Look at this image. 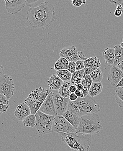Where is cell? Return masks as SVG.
Segmentation results:
<instances>
[{
    "mask_svg": "<svg viewBox=\"0 0 123 151\" xmlns=\"http://www.w3.org/2000/svg\"><path fill=\"white\" fill-rule=\"evenodd\" d=\"M55 18L53 5L49 2L43 1L39 6L28 10L26 19L33 28L44 29L49 28Z\"/></svg>",
    "mask_w": 123,
    "mask_h": 151,
    "instance_id": "obj_1",
    "label": "cell"
},
{
    "mask_svg": "<svg viewBox=\"0 0 123 151\" xmlns=\"http://www.w3.org/2000/svg\"><path fill=\"white\" fill-rule=\"evenodd\" d=\"M63 142L70 147L72 150L89 151L91 143L92 135L83 133H65L58 132Z\"/></svg>",
    "mask_w": 123,
    "mask_h": 151,
    "instance_id": "obj_2",
    "label": "cell"
},
{
    "mask_svg": "<svg viewBox=\"0 0 123 151\" xmlns=\"http://www.w3.org/2000/svg\"><path fill=\"white\" fill-rule=\"evenodd\" d=\"M68 110L74 112L80 117L85 114L96 113L101 111V108L95 100L87 95L84 98L78 97L73 101L69 100Z\"/></svg>",
    "mask_w": 123,
    "mask_h": 151,
    "instance_id": "obj_3",
    "label": "cell"
},
{
    "mask_svg": "<svg viewBox=\"0 0 123 151\" xmlns=\"http://www.w3.org/2000/svg\"><path fill=\"white\" fill-rule=\"evenodd\" d=\"M102 128L99 115L96 113L89 114L80 117L76 133L94 135L99 133Z\"/></svg>",
    "mask_w": 123,
    "mask_h": 151,
    "instance_id": "obj_4",
    "label": "cell"
},
{
    "mask_svg": "<svg viewBox=\"0 0 123 151\" xmlns=\"http://www.w3.org/2000/svg\"><path fill=\"white\" fill-rule=\"evenodd\" d=\"M50 93L48 89L42 87L32 91L24 101V102L29 107L31 114H35L40 110L41 105Z\"/></svg>",
    "mask_w": 123,
    "mask_h": 151,
    "instance_id": "obj_5",
    "label": "cell"
},
{
    "mask_svg": "<svg viewBox=\"0 0 123 151\" xmlns=\"http://www.w3.org/2000/svg\"><path fill=\"white\" fill-rule=\"evenodd\" d=\"M35 127L40 134H45L53 132L52 127L55 116L48 115L37 111L35 114Z\"/></svg>",
    "mask_w": 123,
    "mask_h": 151,
    "instance_id": "obj_6",
    "label": "cell"
},
{
    "mask_svg": "<svg viewBox=\"0 0 123 151\" xmlns=\"http://www.w3.org/2000/svg\"><path fill=\"white\" fill-rule=\"evenodd\" d=\"M53 132L65 133H73L76 132V129L65 119L64 117L60 114H56L53 122L52 127Z\"/></svg>",
    "mask_w": 123,
    "mask_h": 151,
    "instance_id": "obj_7",
    "label": "cell"
},
{
    "mask_svg": "<svg viewBox=\"0 0 123 151\" xmlns=\"http://www.w3.org/2000/svg\"><path fill=\"white\" fill-rule=\"evenodd\" d=\"M15 89L14 82L9 76L4 74L0 76V93L9 99L14 95Z\"/></svg>",
    "mask_w": 123,
    "mask_h": 151,
    "instance_id": "obj_8",
    "label": "cell"
},
{
    "mask_svg": "<svg viewBox=\"0 0 123 151\" xmlns=\"http://www.w3.org/2000/svg\"><path fill=\"white\" fill-rule=\"evenodd\" d=\"M53 97L56 114L62 115L68 110L69 97L65 98L55 93H53Z\"/></svg>",
    "mask_w": 123,
    "mask_h": 151,
    "instance_id": "obj_9",
    "label": "cell"
},
{
    "mask_svg": "<svg viewBox=\"0 0 123 151\" xmlns=\"http://www.w3.org/2000/svg\"><path fill=\"white\" fill-rule=\"evenodd\" d=\"M5 9L9 13L15 14L20 12L26 5L25 0H4Z\"/></svg>",
    "mask_w": 123,
    "mask_h": 151,
    "instance_id": "obj_10",
    "label": "cell"
},
{
    "mask_svg": "<svg viewBox=\"0 0 123 151\" xmlns=\"http://www.w3.org/2000/svg\"><path fill=\"white\" fill-rule=\"evenodd\" d=\"M39 111L48 115L55 116L57 114L54 103L53 92H50L48 96L41 105Z\"/></svg>",
    "mask_w": 123,
    "mask_h": 151,
    "instance_id": "obj_11",
    "label": "cell"
},
{
    "mask_svg": "<svg viewBox=\"0 0 123 151\" xmlns=\"http://www.w3.org/2000/svg\"><path fill=\"white\" fill-rule=\"evenodd\" d=\"M79 54L77 48L74 45L65 47L60 52V57L65 58L69 62H76L80 60Z\"/></svg>",
    "mask_w": 123,
    "mask_h": 151,
    "instance_id": "obj_12",
    "label": "cell"
},
{
    "mask_svg": "<svg viewBox=\"0 0 123 151\" xmlns=\"http://www.w3.org/2000/svg\"><path fill=\"white\" fill-rule=\"evenodd\" d=\"M123 77L122 71L117 66L113 65L108 73L107 80L112 86L116 87Z\"/></svg>",
    "mask_w": 123,
    "mask_h": 151,
    "instance_id": "obj_13",
    "label": "cell"
},
{
    "mask_svg": "<svg viewBox=\"0 0 123 151\" xmlns=\"http://www.w3.org/2000/svg\"><path fill=\"white\" fill-rule=\"evenodd\" d=\"M14 114L18 121H22L31 114V110L29 107L24 102L17 106Z\"/></svg>",
    "mask_w": 123,
    "mask_h": 151,
    "instance_id": "obj_14",
    "label": "cell"
},
{
    "mask_svg": "<svg viewBox=\"0 0 123 151\" xmlns=\"http://www.w3.org/2000/svg\"><path fill=\"white\" fill-rule=\"evenodd\" d=\"M62 115L74 128L77 129L80 123V117L77 114L70 110H67Z\"/></svg>",
    "mask_w": 123,
    "mask_h": 151,
    "instance_id": "obj_15",
    "label": "cell"
},
{
    "mask_svg": "<svg viewBox=\"0 0 123 151\" xmlns=\"http://www.w3.org/2000/svg\"><path fill=\"white\" fill-rule=\"evenodd\" d=\"M63 81L56 74L52 75L46 81L49 89L53 91H59Z\"/></svg>",
    "mask_w": 123,
    "mask_h": 151,
    "instance_id": "obj_16",
    "label": "cell"
},
{
    "mask_svg": "<svg viewBox=\"0 0 123 151\" xmlns=\"http://www.w3.org/2000/svg\"><path fill=\"white\" fill-rule=\"evenodd\" d=\"M103 56L106 63L108 65H113L115 59L114 48H107L103 52Z\"/></svg>",
    "mask_w": 123,
    "mask_h": 151,
    "instance_id": "obj_17",
    "label": "cell"
},
{
    "mask_svg": "<svg viewBox=\"0 0 123 151\" xmlns=\"http://www.w3.org/2000/svg\"><path fill=\"white\" fill-rule=\"evenodd\" d=\"M103 85L101 82H93L89 90V94L91 97H94L100 94L102 91Z\"/></svg>",
    "mask_w": 123,
    "mask_h": 151,
    "instance_id": "obj_18",
    "label": "cell"
},
{
    "mask_svg": "<svg viewBox=\"0 0 123 151\" xmlns=\"http://www.w3.org/2000/svg\"><path fill=\"white\" fill-rule=\"evenodd\" d=\"M85 68L87 67H96L99 68L101 66V62L96 56H93L87 58L85 60H83Z\"/></svg>",
    "mask_w": 123,
    "mask_h": 151,
    "instance_id": "obj_19",
    "label": "cell"
},
{
    "mask_svg": "<svg viewBox=\"0 0 123 151\" xmlns=\"http://www.w3.org/2000/svg\"><path fill=\"white\" fill-rule=\"evenodd\" d=\"M115 59L113 65L117 66L118 63L123 60V48L121 45H117L114 46Z\"/></svg>",
    "mask_w": 123,
    "mask_h": 151,
    "instance_id": "obj_20",
    "label": "cell"
},
{
    "mask_svg": "<svg viewBox=\"0 0 123 151\" xmlns=\"http://www.w3.org/2000/svg\"><path fill=\"white\" fill-rule=\"evenodd\" d=\"M84 75V70L76 71L75 72L72 74L71 79L70 83L73 85H76L79 83H81L82 80Z\"/></svg>",
    "mask_w": 123,
    "mask_h": 151,
    "instance_id": "obj_21",
    "label": "cell"
},
{
    "mask_svg": "<svg viewBox=\"0 0 123 151\" xmlns=\"http://www.w3.org/2000/svg\"><path fill=\"white\" fill-rule=\"evenodd\" d=\"M70 81L63 82L60 88L58 91V94L65 98H68L71 93L69 90V87L71 86Z\"/></svg>",
    "mask_w": 123,
    "mask_h": 151,
    "instance_id": "obj_22",
    "label": "cell"
},
{
    "mask_svg": "<svg viewBox=\"0 0 123 151\" xmlns=\"http://www.w3.org/2000/svg\"><path fill=\"white\" fill-rule=\"evenodd\" d=\"M56 74L63 82L70 81L72 76V73L66 69L56 71Z\"/></svg>",
    "mask_w": 123,
    "mask_h": 151,
    "instance_id": "obj_23",
    "label": "cell"
},
{
    "mask_svg": "<svg viewBox=\"0 0 123 151\" xmlns=\"http://www.w3.org/2000/svg\"><path fill=\"white\" fill-rule=\"evenodd\" d=\"M93 82H101L103 79L102 72L99 68L94 70L90 74Z\"/></svg>",
    "mask_w": 123,
    "mask_h": 151,
    "instance_id": "obj_24",
    "label": "cell"
},
{
    "mask_svg": "<svg viewBox=\"0 0 123 151\" xmlns=\"http://www.w3.org/2000/svg\"><path fill=\"white\" fill-rule=\"evenodd\" d=\"M116 102L120 108H123V87L118 88L114 93Z\"/></svg>",
    "mask_w": 123,
    "mask_h": 151,
    "instance_id": "obj_25",
    "label": "cell"
},
{
    "mask_svg": "<svg viewBox=\"0 0 123 151\" xmlns=\"http://www.w3.org/2000/svg\"><path fill=\"white\" fill-rule=\"evenodd\" d=\"M22 122L24 126L33 128L35 125V114H30L28 115Z\"/></svg>",
    "mask_w": 123,
    "mask_h": 151,
    "instance_id": "obj_26",
    "label": "cell"
},
{
    "mask_svg": "<svg viewBox=\"0 0 123 151\" xmlns=\"http://www.w3.org/2000/svg\"><path fill=\"white\" fill-rule=\"evenodd\" d=\"M44 0H25L26 5L30 8L36 7L40 5Z\"/></svg>",
    "mask_w": 123,
    "mask_h": 151,
    "instance_id": "obj_27",
    "label": "cell"
},
{
    "mask_svg": "<svg viewBox=\"0 0 123 151\" xmlns=\"http://www.w3.org/2000/svg\"><path fill=\"white\" fill-rule=\"evenodd\" d=\"M86 85L87 86V88L89 90L90 87L91 86L93 83L92 80L91 78L90 75H86L83 76Z\"/></svg>",
    "mask_w": 123,
    "mask_h": 151,
    "instance_id": "obj_28",
    "label": "cell"
},
{
    "mask_svg": "<svg viewBox=\"0 0 123 151\" xmlns=\"http://www.w3.org/2000/svg\"><path fill=\"white\" fill-rule=\"evenodd\" d=\"M75 65L76 71L81 70L85 68L83 61L81 60H79L76 62Z\"/></svg>",
    "mask_w": 123,
    "mask_h": 151,
    "instance_id": "obj_29",
    "label": "cell"
},
{
    "mask_svg": "<svg viewBox=\"0 0 123 151\" xmlns=\"http://www.w3.org/2000/svg\"><path fill=\"white\" fill-rule=\"evenodd\" d=\"M76 62L72 61L69 62V65H68V69L67 70L71 73H73L76 71Z\"/></svg>",
    "mask_w": 123,
    "mask_h": 151,
    "instance_id": "obj_30",
    "label": "cell"
},
{
    "mask_svg": "<svg viewBox=\"0 0 123 151\" xmlns=\"http://www.w3.org/2000/svg\"><path fill=\"white\" fill-rule=\"evenodd\" d=\"M9 99L5 95L0 93V104L9 105Z\"/></svg>",
    "mask_w": 123,
    "mask_h": 151,
    "instance_id": "obj_31",
    "label": "cell"
},
{
    "mask_svg": "<svg viewBox=\"0 0 123 151\" xmlns=\"http://www.w3.org/2000/svg\"><path fill=\"white\" fill-rule=\"evenodd\" d=\"M81 83L83 86L82 91H83V93L84 97H85L88 95V94H89V90H88L87 86H86V85L84 79L83 78V80H82Z\"/></svg>",
    "mask_w": 123,
    "mask_h": 151,
    "instance_id": "obj_32",
    "label": "cell"
},
{
    "mask_svg": "<svg viewBox=\"0 0 123 151\" xmlns=\"http://www.w3.org/2000/svg\"><path fill=\"white\" fill-rule=\"evenodd\" d=\"M54 69L56 71H58L64 70V69H65V68H64L63 65H62L61 63L58 60L55 64Z\"/></svg>",
    "mask_w": 123,
    "mask_h": 151,
    "instance_id": "obj_33",
    "label": "cell"
},
{
    "mask_svg": "<svg viewBox=\"0 0 123 151\" xmlns=\"http://www.w3.org/2000/svg\"><path fill=\"white\" fill-rule=\"evenodd\" d=\"M59 60L61 63L62 65H63L65 69L67 70L68 69V65H69V61L64 57H61L59 59Z\"/></svg>",
    "mask_w": 123,
    "mask_h": 151,
    "instance_id": "obj_34",
    "label": "cell"
},
{
    "mask_svg": "<svg viewBox=\"0 0 123 151\" xmlns=\"http://www.w3.org/2000/svg\"><path fill=\"white\" fill-rule=\"evenodd\" d=\"M97 68H96V67H87V68H85L83 69L84 71V76L86 75H90L92 72L97 69Z\"/></svg>",
    "mask_w": 123,
    "mask_h": 151,
    "instance_id": "obj_35",
    "label": "cell"
},
{
    "mask_svg": "<svg viewBox=\"0 0 123 151\" xmlns=\"http://www.w3.org/2000/svg\"><path fill=\"white\" fill-rule=\"evenodd\" d=\"M9 105H5V104H0V112L2 113H5L8 109L9 108Z\"/></svg>",
    "mask_w": 123,
    "mask_h": 151,
    "instance_id": "obj_36",
    "label": "cell"
},
{
    "mask_svg": "<svg viewBox=\"0 0 123 151\" xmlns=\"http://www.w3.org/2000/svg\"><path fill=\"white\" fill-rule=\"evenodd\" d=\"M72 4L75 7H80L83 4L82 0H73L72 1Z\"/></svg>",
    "mask_w": 123,
    "mask_h": 151,
    "instance_id": "obj_37",
    "label": "cell"
},
{
    "mask_svg": "<svg viewBox=\"0 0 123 151\" xmlns=\"http://www.w3.org/2000/svg\"><path fill=\"white\" fill-rule=\"evenodd\" d=\"M75 93L76 95L78 97H80V98H84L83 93V91H80L79 90H76V91L74 93Z\"/></svg>",
    "mask_w": 123,
    "mask_h": 151,
    "instance_id": "obj_38",
    "label": "cell"
},
{
    "mask_svg": "<svg viewBox=\"0 0 123 151\" xmlns=\"http://www.w3.org/2000/svg\"><path fill=\"white\" fill-rule=\"evenodd\" d=\"M78 97L76 95L75 93H71L70 96H69V99L70 101H76L77 99H78Z\"/></svg>",
    "mask_w": 123,
    "mask_h": 151,
    "instance_id": "obj_39",
    "label": "cell"
},
{
    "mask_svg": "<svg viewBox=\"0 0 123 151\" xmlns=\"http://www.w3.org/2000/svg\"><path fill=\"white\" fill-rule=\"evenodd\" d=\"M122 14V11L120 9H117L114 12V15L116 17H120Z\"/></svg>",
    "mask_w": 123,
    "mask_h": 151,
    "instance_id": "obj_40",
    "label": "cell"
},
{
    "mask_svg": "<svg viewBox=\"0 0 123 151\" xmlns=\"http://www.w3.org/2000/svg\"><path fill=\"white\" fill-rule=\"evenodd\" d=\"M77 90L76 87L75 85H71V86L69 87V90L71 93H74Z\"/></svg>",
    "mask_w": 123,
    "mask_h": 151,
    "instance_id": "obj_41",
    "label": "cell"
},
{
    "mask_svg": "<svg viewBox=\"0 0 123 151\" xmlns=\"http://www.w3.org/2000/svg\"><path fill=\"white\" fill-rule=\"evenodd\" d=\"M116 87L117 88H121V87H123V77L120 80V81L117 83Z\"/></svg>",
    "mask_w": 123,
    "mask_h": 151,
    "instance_id": "obj_42",
    "label": "cell"
},
{
    "mask_svg": "<svg viewBox=\"0 0 123 151\" xmlns=\"http://www.w3.org/2000/svg\"><path fill=\"white\" fill-rule=\"evenodd\" d=\"M4 70L3 66L0 64V76L4 74Z\"/></svg>",
    "mask_w": 123,
    "mask_h": 151,
    "instance_id": "obj_43",
    "label": "cell"
},
{
    "mask_svg": "<svg viewBox=\"0 0 123 151\" xmlns=\"http://www.w3.org/2000/svg\"><path fill=\"white\" fill-rule=\"evenodd\" d=\"M117 66L123 72V60L120 63H118Z\"/></svg>",
    "mask_w": 123,
    "mask_h": 151,
    "instance_id": "obj_44",
    "label": "cell"
},
{
    "mask_svg": "<svg viewBox=\"0 0 123 151\" xmlns=\"http://www.w3.org/2000/svg\"><path fill=\"white\" fill-rule=\"evenodd\" d=\"M76 89L77 90H80V91H82V90H83V86L81 83L76 84Z\"/></svg>",
    "mask_w": 123,
    "mask_h": 151,
    "instance_id": "obj_45",
    "label": "cell"
},
{
    "mask_svg": "<svg viewBox=\"0 0 123 151\" xmlns=\"http://www.w3.org/2000/svg\"><path fill=\"white\" fill-rule=\"evenodd\" d=\"M83 1V4H86V1H87V0H82Z\"/></svg>",
    "mask_w": 123,
    "mask_h": 151,
    "instance_id": "obj_46",
    "label": "cell"
},
{
    "mask_svg": "<svg viewBox=\"0 0 123 151\" xmlns=\"http://www.w3.org/2000/svg\"><path fill=\"white\" fill-rule=\"evenodd\" d=\"M121 45V46H122V47L123 48V42H122V43H121V45Z\"/></svg>",
    "mask_w": 123,
    "mask_h": 151,
    "instance_id": "obj_47",
    "label": "cell"
},
{
    "mask_svg": "<svg viewBox=\"0 0 123 151\" xmlns=\"http://www.w3.org/2000/svg\"><path fill=\"white\" fill-rule=\"evenodd\" d=\"M2 114V113L0 112V116H1V115Z\"/></svg>",
    "mask_w": 123,
    "mask_h": 151,
    "instance_id": "obj_48",
    "label": "cell"
},
{
    "mask_svg": "<svg viewBox=\"0 0 123 151\" xmlns=\"http://www.w3.org/2000/svg\"><path fill=\"white\" fill-rule=\"evenodd\" d=\"M122 42H123V39H122Z\"/></svg>",
    "mask_w": 123,
    "mask_h": 151,
    "instance_id": "obj_49",
    "label": "cell"
},
{
    "mask_svg": "<svg viewBox=\"0 0 123 151\" xmlns=\"http://www.w3.org/2000/svg\"><path fill=\"white\" fill-rule=\"evenodd\" d=\"M72 151H74V150H72Z\"/></svg>",
    "mask_w": 123,
    "mask_h": 151,
    "instance_id": "obj_50",
    "label": "cell"
},
{
    "mask_svg": "<svg viewBox=\"0 0 123 151\" xmlns=\"http://www.w3.org/2000/svg\"><path fill=\"white\" fill-rule=\"evenodd\" d=\"M71 1H73V0H71Z\"/></svg>",
    "mask_w": 123,
    "mask_h": 151,
    "instance_id": "obj_51",
    "label": "cell"
}]
</instances>
